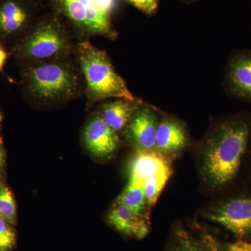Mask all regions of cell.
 <instances>
[{
    "label": "cell",
    "instance_id": "6da1fadb",
    "mask_svg": "<svg viewBox=\"0 0 251 251\" xmlns=\"http://www.w3.org/2000/svg\"><path fill=\"white\" fill-rule=\"evenodd\" d=\"M251 135L249 121L232 117L214 127L203 146L202 169L204 179L214 188L225 187L237 176Z\"/></svg>",
    "mask_w": 251,
    "mask_h": 251
},
{
    "label": "cell",
    "instance_id": "7a4b0ae2",
    "mask_svg": "<svg viewBox=\"0 0 251 251\" xmlns=\"http://www.w3.org/2000/svg\"><path fill=\"white\" fill-rule=\"evenodd\" d=\"M78 54L90 100H135L125 81L115 70L104 51L94 47L88 41H84L79 44Z\"/></svg>",
    "mask_w": 251,
    "mask_h": 251
},
{
    "label": "cell",
    "instance_id": "3957f363",
    "mask_svg": "<svg viewBox=\"0 0 251 251\" xmlns=\"http://www.w3.org/2000/svg\"><path fill=\"white\" fill-rule=\"evenodd\" d=\"M25 80L31 93L44 99L69 97L76 89V78L74 73L57 63L30 68L25 73Z\"/></svg>",
    "mask_w": 251,
    "mask_h": 251
},
{
    "label": "cell",
    "instance_id": "277c9868",
    "mask_svg": "<svg viewBox=\"0 0 251 251\" xmlns=\"http://www.w3.org/2000/svg\"><path fill=\"white\" fill-rule=\"evenodd\" d=\"M206 217L232 232L238 241L251 238V197L229 200L209 211Z\"/></svg>",
    "mask_w": 251,
    "mask_h": 251
},
{
    "label": "cell",
    "instance_id": "5b68a950",
    "mask_svg": "<svg viewBox=\"0 0 251 251\" xmlns=\"http://www.w3.org/2000/svg\"><path fill=\"white\" fill-rule=\"evenodd\" d=\"M69 18L91 32L115 38L110 15L97 6L95 0H61Z\"/></svg>",
    "mask_w": 251,
    "mask_h": 251
},
{
    "label": "cell",
    "instance_id": "8992f818",
    "mask_svg": "<svg viewBox=\"0 0 251 251\" xmlns=\"http://www.w3.org/2000/svg\"><path fill=\"white\" fill-rule=\"evenodd\" d=\"M67 46L66 39L53 26H42L26 38L18 47L25 58L43 59L60 53Z\"/></svg>",
    "mask_w": 251,
    "mask_h": 251
},
{
    "label": "cell",
    "instance_id": "52a82bcc",
    "mask_svg": "<svg viewBox=\"0 0 251 251\" xmlns=\"http://www.w3.org/2000/svg\"><path fill=\"white\" fill-rule=\"evenodd\" d=\"M172 173L171 163L166 156L156 150H138L128 167V184L143 186L145 181L152 176Z\"/></svg>",
    "mask_w": 251,
    "mask_h": 251
},
{
    "label": "cell",
    "instance_id": "ba28073f",
    "mask_svg": "<svg viewBox=\"0 0 251 251\" xmlns=\"http://www.w3.org/2000/svg\"><path fill=\"white\" fill-rule=\"evenodd\" d=\"M83 138L86 148L97 158L112 156L120 145L117 132L105 123L101 116L94 117L87 124Z\"/></svg>",
    "mask_w": 251,
    "mask_h": 251
},
{
    "label": "cell",
    "instance_id": "9c48e42d",
    "mask_svg": "<svg viewBox=\"0 0 251 251\" xmlns=\"http://www.w3.org/2000/svg\"><path fill=\"white\" fill-rule=\"evenodd\" d=\"M226 82L232 95L251 103V51H242L231 57Z\"/></svg>",
    "mask_w": 251,
    "mask_h": 251
},
{
    "label": "cell",
    "instance_id": "30bf717a",
    "mask_svg": "<svg viewBox=\"0 0 251 251\" xmlns=\"http://www.w3.org/2000/svg\"><path fill=\"white\" fill-rule=\"evenodd\" d=\"M158 122L150 108H138L127 125V135L137 150L151 151L156 149Z\"/></svg>",
    "mask_w": 251,
    "mask_h": 251
},
{
    "label": "cell",
    "instance_id": "8fae6325",
    "mask_svg": "<svg viewBox=\"0 0 251 251\" xmlns=\"http://www.w3.org/2000/svg\"><path fill=\"white\" fill-rule=\"evenodd\" d=\"M188 143L187 130L179 120L166 117L158 122L155 149L158 152L166 156L176 154L184 150Z\"/></svg>",
    "mask_w": 251,
    "mask_h": 251
},
{
    "label": "cell",
    "instance_id": "7c38bea8",
    "mask_svg": "<svg viewBox=\"0 0 251 251\" xmlns=\"http://www.w3.org/2000/svg\"><path fill=\"white\" fill-rule=\"evenodd\" d=\"M108 221L119 232L138 239L146 237L150 231L148 218L121 204H118L109 212Z\"/></svg>",
    "mask_w": 251,
    "mask_h": 251
},
{
    "label": "cell",
    "instance_id": "4fadbf2b",
    "mask_svg": "<svg viewBox=\"0 0 251 251\" xmlns=\"http://www.w3.org/2000/svg\"><path fill=\"white\" fill-rule=\"evenodd\" d=\"M140 104L135 100L118 99L103 107L102 118L115 131H120L128 125L130 119Z\"/></svg>",
    "mask_w": 251,
    "mask_h": 251
},
{
    "label": "cell",
    "instance_id": "5bb4252c",
    "mask_svg": "<svg viewBox=\"0 0 251 251\" xmlns=\"http://www.w3.org/2000/svg\"><path fill=\"white\" fill-rule=\"evenodd\" d=\"M25 11L13 1L5 2L0 8V35L4 38L21 31L27 21Z\"/></svg>",
    "mask_w": 251,
    "mask_h": 251
},
{
    "label": "cell",
    "instance_id": "9a60e30c",
    "mask_svg": "<svg viewBox=\"0 0 251 251\" xmlns=\"http://www.w3.org/2000/svg\"><path fill=\"white\" fill-rule=\"evenodd\" d=\"M117 204L129 208L132 211L143 214L147 204L143 186L128 184L117 200Z\"/></svg>",
    "mask_w": 251,
    "mask_h": 251
},
{
    "label": "cell",
    "instance_id": "2e32d148",
    "mask_svg": "<svg viewBox=\"0 0 251 251\" xmlns=\"http://www.w3.org/2000/svg\"><path fill=\"white\" fill-rule=\"evenodd\" d=\"M170 251H214L202 242H198L181 227L175 229Z\"/></svg>",
    "mask_w": 251,
    "mask_h": 251
},
{
    "label": "cell",
    "instance_id": "e0dca14e",
    "mask_svg": "<svg viewBox=\"0 0 251 251\" xmlns=\"http://www.w3.org/2000/svg\"><path fill=\"white\" fill-rule=\"evenodd\" d=\"M0 217L8 224L16 223V207L14 196L4 184H0Z\"/></svg>",
    "mask_w": 251,
    "mask_h": 251
},
{
    "label": "cell",
    "instance_id": "ac0fdd59",
    "mask_svg": "<svg viewBox=\"0 0 251 251\" xmlns=\"http://www.w3.org/2000/svg\"><path fill=\"white\" fill-rule=\"evenodd\" d=\"M171 176V175H158L145 181L143 186L148 206H153L156 204Z\"/></svg>",
    "mask_w": 251,
    "mask_h": 251
},
{
    "label": "cell",
    "instance_id": "d6986e66",
    "mask_svg": "<svg viewBox=\"0 0 251 251\" xmlns=\"http://www.w3.org/2000/svg\"><path fill=\"white\" fill-rule=\"evenodd\" d=\"M202 242L214 251H251V242L248 241L222 243L218 242L208 234H204Z\"/></svg>",
    "mask_w": 251,
    "mask_h": 251
},
{
    "label": "cell",
    "instance_id": "ffe728a7",
    "mask_svg": "<svg viewBox=\"0 0 251 251\" xmlns=\"http://www.w3.org/2000/svg\"><path fill=\"white\" fill-rule=\"evenodd\" d=\"M147 16H152L158 9L159 0H125Z\"/></svg>",
    "mask_w": 251,
    "mask_h": 251
},
{
    "label": "cell",
    "instance_id": "44dd1931",
    "mask_svg": "<svg viewBox=\"0 0 251 251\" xmlns=\"http://www.w3.org/2000/svg\"><path fill=\"white\" fill-rule=\"evenodd\" d=\"M9 224L0 217V234L11 242L16 243V234Z\"/></svg>",
    "mask_w": 251,
    "mask_h": 251
},
{
    "label": "cell",
    "instance_id": "7402d4cb",
    "mask_svg": "<svg viewBox=\"0 0 251 251\" xmlns=\"http://www.w3.org/2000/svg\"><path fill=\"white\" fill-rule=\"evenodd\" d=\"M95 1L103 12L110 15L116 6L117 0H95Z\"/></svg>",
    "mask_w": 251,
    "mask_h": 251
},
{
    "label": "cell",
    "instance_id": "603a6c76",
    "mask_svg": "<svg viewBox=\"0 0 251 251\" xmlns=\"http://www.w3.org/2000/svg\"><path fill=\"white\" fill-rule=\"evenodd\" d=\"M14 245L15 242H11L0 234V251H9Z\"/></svg>",
    "mask_w": 251,
    "mask_h": 251
},
{
    "label": "cell",
    "instance_id": "cb8c5ba5",
    "mask_svg": "<svg viewBox=\"0 0 251 251\" xmlns=\"http://www.w3.org/2000/svg\"><path fill=\"white\" fill-rule=\"evenodd\" d=\"M5 154L2 145L0 142V173L2 171L3 167L4 166Z\"/></svg>",
    "mask_w": 251,
    "mask_h": 251
},
{
    "label": "cell",
    "instance_id": "d4e9b609",
    "mask_svg": "<svg viewBox=\"0 0 251 251\" xmlns=\"http://www.w3.org/2000/svg\"><path fill=\"white\" fill-rule=\"evenodd\" d=\"M6 57H7V54L4 50L0 48V70L2 69L4 63L6 62Z\"/></svg>",
    "mask_w": 251,
    "mask_h": 251
},
{
    "label": "cell",
    "instance_id": "484cf974",
    "mask_svg": "<svg viewBox=\"0 0 251 251\" xmlns=\"http://www.w3.org/2000/svg\"><path fill=\"white\" fill-rule=\"evenodd\" d=\"M181 1H184V2L186 3H192L194 2V1H198V0H181Z\"/></svg>",
    "mask_w": 251,
    "mask_h": 251
},
{
    "label": "cell",
    "instance_id": "4316f807",
    "mask_svg": "<svg viewBox=\"0 0 251 251\" xmlns=\"http://www.w3.org/2000/svg\"><path fill=\"white\" fill-rule=\"evenodd\" d=\"M1 122H2V115H1V112L0 111V126H1Z\"/></svg>",
    "mask_w": 251,
    "mask_h": 251
}]
</instances>
